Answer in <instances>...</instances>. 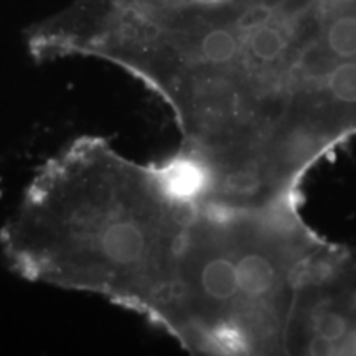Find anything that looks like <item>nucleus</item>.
<instances>
[{
	"mask_svg": "<svg viewBox=\"0 0 356 356\" xmlns=\"http://www.w3.org/2000/svg\"><path fill=\"white\" fill-rule=\"evenodd\" d=\"M345 256L296 200L198 198L152 323L195 355L309 356Z\"/></svg>",
	"mask_w": 356,
	"mask_h": 356,
	"instance_id": "3",
	"label": "nucleus"
},
{
	"mask_svg": "<svg viewBox=\"0 0 356 356\" xmlns=\"http://www.w3.org/2000/svg\"><path fill=\"white\" fill-rule=\"evenodd\" d=\"M96 55L168 106L202 198L291 202L356 134V0H109Z\"/></svg>",
	"mask_w": 356,
	"mask_h": 356,
	"instance_id": "1",
	"label": "nucleus"
},
{
	"mask_svg": "<svg viewBox=\"0 0 356 356\" xmlns=\"http://www.w3.org/2000/svg\"><path fill=\"white\" fill-rule=\"evenodd\" d=\"M198 198L168 167L142 165L102 137L48 160L0 231L17 274L97 296L152 322Z\"/></svg>",
	"mask_w": 356,
	"mask_h": 356,
	"instance_id": "2",
	"label": "nucleus"
}]
</instances>
